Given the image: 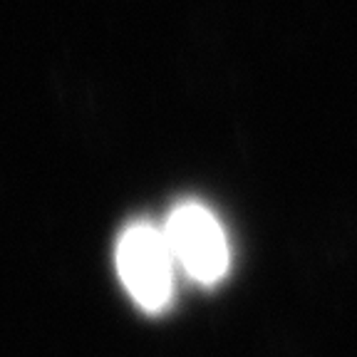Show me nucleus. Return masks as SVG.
Masks as SVG:
<instances>
[{"mask_svg":"<svg viewBox=\"0 0 357 357\" xmlns=\"http://www.w3.org/2000/svg\"><path fill=\"white\" fill-rule=\"evenodd\" d=\"M174 253L164 231L151 223H132L117 243V271L134 303L149 312L172 301Z\"/></svg>","mask_w":357,"mask_h":357,"instance_id":"obj_1","label":"nucleus"},{"mask_svg":"<svg viewBox=\"0 0 357 357\" xmlns=\"http://www.w3.org/2000/svg\"><path fill=\"white\" fill-rule=\"evenodd\" d=\"M164 236L174 261L199 283H218L229 271V243L221 223L196 201L178 204L167 218Z\"/></svg>","mask_w":357,"mask_h":357,"instance_id":"obj_2","label":"nucleus"}]
</instances>
